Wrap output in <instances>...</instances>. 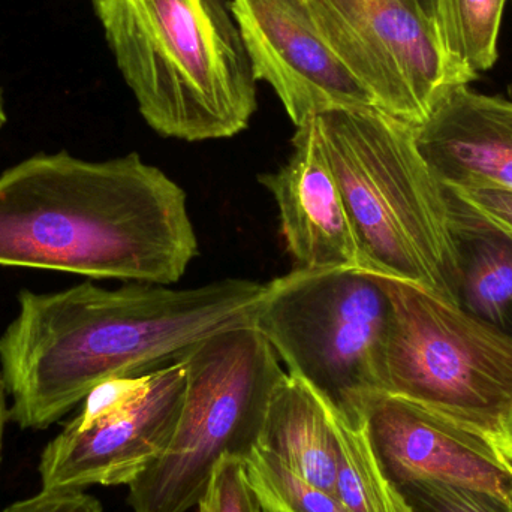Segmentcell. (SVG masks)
Listing matches in <instances>:
<instances>
[{
    "label": "cell",
    "mask_w": 512,
    "mask_h": 512,
    "mask_svg": "<svg viewBox=\"0 0 512 512\" xmlns=\"http://www.w3.org/2000/svg\"><path fill=\"white\" fill-rule=\"evenodd\" d=\"M291 156L258 177L279 210L280 234L297 268H358L360 252L316 116L295 128Z\"/></svg>",
    "instance_id": "obj_12"
},
{
    "label": "cell",
    "mask_w": 512,
    "mask_h": 512,
    "mask_svg": "<svg viewBox=\"0 0 512 512\" xmlns=\"http://www.w3.org/2000/svg\"><path fill=\"white\" fill-rule=\"evenodd\" d=\"M493 442L501 451L502 456L512 465V406L508 414L505 415L504 421H502L501 427H499V432L493 438Z\"/></svg>",
    "instance_id": "obj_23"
},
{
    "label": "cell",
    "mask_w": 512,
    "mask_h": 512,
    "mask_svg": "<svg viewBox=\"0 0 512 512\" xmlns=\"http://www.w3.org/2000/svg\"><path fill=\"white\" fill-rule=\"evenodd\" d=\"M507 0H436V24L451 60L475 78L498 60Z\"/></svg>",
    "instance_id": "obj_17"
},
{
    "label": "cell",
    "mask_w": 512,
    "mask_h": 512,
    "mask_svg": "<svg viewBox=\"0 0 512 512\" xmlns=\"http://www.w3.org/2000/svg\"><path fill=\"white\" fill-rule=\"evenodd\" d=\"M511 511H512V496H511Z\"/></svg>",
    "instance_id": "obj_27"
},
{
    "label": "cell",
    "mask_w": 512,
    "mask_h": 512,
    "mask_svg": "<svg viewBox=\"0 0 512 512\" xmlns=\"http://www.w3.org/2000/svg\"><path fill=\"white\" fill-rule=\"evenodd\" d=\"M185 393L180 360L141 375L137 390L101 417H75L42 451V489L129 486L170 444Z\"/></svg>",
    "instance_id": "obj_9"
},
{
    "label": "cell",
    "mask_w": 512,
    "mask_h": 512,
    "mask_svg": "<svg viewBox=\"0 0 512 512\" xmlns=\"http://www.w3.org/2000/svg\"><path fill=\"white\" fill-rule=\"evenodd\" d=\"M245 463L258 498L282 512H348L333 493L307 483L261 448Z\"/></svg>",
    "instance_id": "obj_18"
},
{
    "label": "cell",
    "mask_w": 512,
    "mask_h": 512,
    "mask_svg": "<svg viewBox=\"0 0 512 512\" xmlns=\"http://www.w3.org/2000/svg\"><path fill=\"white\" fill-rule=\"evenodd\" d=\"M6 387L3 382L2 373H0V457H2L3 432H5V424L9 418V409L6 405Z\"/></svg>",
    "instance_id": "obj_24"
},
{
    "label": "cell",
    "mask_w": 512,
    "mask_h": 512,
    "mask_svg": "<svg viewBox=\"0 0 512 512\" xmlns=\"http://www.w3.org/2000/svg\"><path fill=\"white\" fill-rule=\"evenodd\" d=\"M316 29L376 107L423 125L474 75L445 53L436 0H304Z\"/></svg>",
    "instance_id": "obj_8"
},
{
    "label": "cell",
    "mask_w": 512,
    "mask_h": 512,
    "mask_svg": "<svg viewBox=\"0 0 512 512\" xmlns=\"http://www.w3.org/2000/svg\"><path fill=\"white\" fill-rule=\"evenodd\" d=\"M267 283L224 279L173 289L92 282L18 295V313L0 336V373L9 420L44 430L102 382L144 375L182 360L198 343L254 325Z\"/></svg>",
    "instance_id": "obj_1"
},
{
    "label": "cell",
    "mask_w": 512,
    "mask_h": 512,
    "mask_svg": "<svg viewBox=\"0 0 512 512\" xmlns=\"http://www.w3.org/2000/svg\"><path fill=\"white\" fill-rule=\"evenodd\" d=\"M5 122H6L5 107H3L2 93H0V129L3 128V125H5Z\"/></svg>",
    "instance_id": "obj_25"
},
{
    "label": "cell",
    "mask_w": 512,
    "mask_h": 512,
    "mask_svg": "<svg viewBox=\"0 0 512 512\" xmlns=\"http://www.w3.org/2000/svg\"><path fill=\"white\" fill-rule=\"evenodd\" d=\"M397 489L412 512H512L508 499L475 487L415 481Z\"/></svg>",
    "instance_id": "obj_19"
},
{
    "label": "cell",
    "mask_w": 512,
    "mask_h": 512,
    "mask_svg": "<svg viewBox=\"0 0 512 512\" xmlns=\"http://www.w3.org/2000/svg\"><path fill=\"white\" fill-rule=\"evenodd\" d=\"M333 411V409H331ZM337 438L334 495L348 512H412L373 450L366 420L349 423L333 411Z\"/></svg>",
    "instance_id": "obj_16"
},
{
    "label": "cell",
    "mask_w": 512,
    "mask_h": 512,
    "mask_svg": "<svg viewBox=\"0 0 512 512\" xmlns=\"http://www.w3.org/2000/svg\"><path fill=\"white\" fill-rule=\"evenodd\" d=\"M315 116L361 270L403 280L457 306L447 188L418 149L417 126L373 105Z\"/></svg>",
    "instance_id": "obj_4"
},
{
    "label": "cell",
    "mask_w": 512,
    "mask_h": 512,
    "mask_svg": "<svg viewBox=\"0 0 512 512\" xmlns=\"http://www.w3.org/2000/svg\"><path fill=\"white\" fill-rule=\"evenodd\" d=\"M198 254L185 189L138 153H39L0 176V267L170 286Z\"/></svg>",
    "instance_id": "obj_2"
},
{
    "label": "cell",
    "mask_w": 512,
    "mask_h": 512,
    "mask_svg": "<svg viewBox=\"0 0 512 512\" xmlns=\"http://www.w3.org/2000/svg\"><path fill=\"white\" fill-rule=\"evenodd\" d=\"M417 144L448 188L512 189V99L457 87L417 126Z\"/></svg>",
    "instance_id": "obj_13"
},
{
    "label": "cell",
    "mask_w": 512,
    "mask_h": 512,
    "mask_svg": "<svg viewBox=\"0 0 512 512\" xmlns=\"http://www.w3.org/2000/svg\"><path fill=\"white\" fill-rule=\"evenodd\" d=\"M256 80L265 81L295 128L333 108L373 105L313 23L304 0H231Z\"/></svg>",
    "instance_id": "obj_10"
},
{
    "label": "cell",
    "mask_w": 512,
    "mask_h": 512,
    "mask_svg": "<svg viewBox=\"0 0 512 512\" xmlns=\"http://www.w3.org/2000/svg\"><path fill=\"white\" fill-rule=\"evenodd\" d=\"M261 501V499H259ZM262 512H282L279 510V508L273 507V505L267 504V502H262Z\"/></svg>",
    "instance_id": "obj_26"
},
{
    "label": "cell",
    "mask_w": 512,
    "mask_h": 512,
    "mask_svg": "<svg viewBox=\"0 0 512 512\" xmlns=\"http://www.w3.org/2000/svg\"><path fill=\"white\" fill-rule=\"evenodd\" d=\"M186 393L170 444L129 484L132 512L197 507L224 457L258 447L271 394L286 372L254 325L207 337L182 358Z\"/></svg>",
    "instance_id": "obj_6"
},
{
    "label": "cell",
    "mask_w": 512,
    "mask_h": 512,
    "mask_svg": "<svg viewBox=\"0 0 512 512\" xmlns=\"http://www.w3.org/2000/svg\"><path fill=\"white\" fill-rule=\"evenodd\" d=\"M254 327L286 364L349 423L385 393L391 304L381 279L358 268H295L267 282Z\"/></svg>",
    "instance_id": "obj_5"
},
{
    "label": "cell",
    "mask_w": 512,
    "mask_h": 512,
    "mask_svg": "<svg viewBox=\"0 0 512 512\" xmlns=\"http://www.w3.org/2000/svg\"><path fill=\"white\" fill-rule=\"evenodd\" d=\"M379 279L391 304L385 393L493 441L512 406V337L418 286Z\"/></svg>",
    "instance_id": "obj_7"
},
{
    "label": "cell",
    "mask_w": 512,
    "mask_h": 512,
    "mask_svg": "<svg viewBox=\"0 0 512 512\" xmlns=\"http://www.w3.org/2000/svg\"><path fill=\"white\" fill-rule=\"evenodd\" d=\"M454 191L487 218L512 233V189L468 188Z\"/></svg>",
    "instance_id": "obj_22"
},
{
    "label": "cell",
    "mask_w": 512,
    "mask_h": 512,
    "mask_svg": "<svg viewBox=\"0 0 512 512\" xmlns=\"http://www.w3.org/2000/svg\"><path fill=\"white\" fill-rule=\"evenodd\" d=\"M197 507L198 512H262L245 460L224 457L216 466Z\"/></svg>",
    "instance_id": "obj_20"
},
{
    "label": "cell",
    "mask_w": 512,
    "mask_h": 512,
    "mask_svg": "<svg viewBox=\"0 0 512 512\" xmlns=\"http://www.w3.org/2000/svg\"><path fill=\"white\" fill-rule=\"evenodd\" d=\"M2 512H104L101 502L83 490H44Z\"/></svg>",
    "instance_id": "obj_21"
},
{
    "label": "cell",
    "mask_w": 512,
    "mask_h": 512,
    "mask_svg": "<svg viewBox=\"0 0 512 512\" xmlns=\"http://www.w3.org/2000/svg\"><path fill=\"white\" fill-rule=\"evenodd\" d=\"M447 188L457 306L512 337V233Z\"/></svg>",
    "instance_id": "obj_14"
},
{
    "label": "cell",
    "mask_w": 512,
    "mask_h": 512,
    "mask_svg": "<svg viewBox=\"0 0 512 512\" xmlns=\"http://www.w3.org/2000/svg\"><path fill=\"white\" fill-rule=\"evenodd\" d=\"M366 427L394 486L441 481L487 490L511 502L512 465L484 433L388 393L367 403Z\"/></svg>",
    "instance_id": "obj_11"
},
{
    "label": "cell",
    "mask_w": 512,
    "mask_h": 512,
    "mask_svg": "<svg viewBox=\"0 0 512 512\" xmlns=\"http://www.w3.org/2000/svg\"><path fill=\"white\" fill-rule=\"evenodd\" d=\"M141 116L198 143L251 123L256 77L231 0H90Z\"/></svg>",
    "instance_id": "obj_3"
},
{
    "label": "cell",
    "mask_w": 512,
    "mask_h": 512,
    "mask_svg": "<svg viewBox=\"0 0 512 512\" xmlns=\"http://www.w3.org/2000/svg\"><path fill=\"white\" fill-rule=\"evenodd\" d=\"M258 448L307 483L334 495L337 438L333 411L300 379L286 373L274 388Z\"/></svg>",
    "instance_id": "obj_15"
}]
</instances>
